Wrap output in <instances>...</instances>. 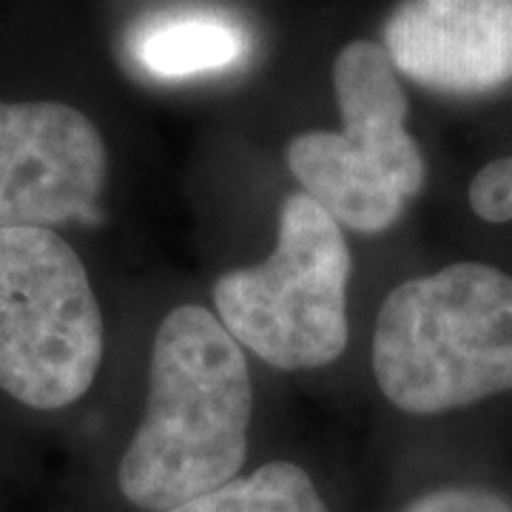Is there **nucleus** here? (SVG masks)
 Wrapping results in <instances>:
<instances>
[{
	"label": "nucleus",
	"mask_w": 512,
	"mask_h": 512,
	"mask_svg": "<svg viewBox=\"0 0 512 512\" xmlns=\"http://www.w3.org/2000/svg\"><path fill=\"white\" fill-rule=\"evenodd\" d=\"M254 390L245 350L200 305L165 316L151 345L146 416L117 484L134 507L168 512L234 481L248 456Z\"/></svg>",
	"instance_id": "nucleus-1"
},
{
	"label": "nucleus",
	"mask_w": 512,
	"mask_h": 512,
	"mask_svg": "<svg viewBox=\"0 0 512 512\" xmlns=\"http://www.w3.org/2000/svg\"><path fill=\"white\" fill-rule=\"evenodd\" d=\"M404 512H512V504L501 495L476 487H444L421 495Z\"/></svg>",
	"instance_id": "nucleus-11"
},
{
	"label": "nucleus",
	"mask_w": 512,
	"mask_h": 512,
	"mask_svg": "<svg viewBox=\"0 0 512 512\" xmlns=\"http://www.w3.org/2000/svg\"><path fill=\"white\" fill-rule=\"evenodd\" d=\"M106 174V140L83 111L55 100H0V228L86 220Z\"/></svg>",
	"instance_id": "nucleus-6"
},
{
	"label": "nucleus",
	"mask_w": 512,
	"mask_h": 512,
	"mask_svg": "<svg viewBox=\"0 0 512 512\" xmlns=\"http://www.w3.org/2000/svg\"><path fill=\"white\" fill-rule=\"evenodd\" d=\"M168 512H328V507L302 467L271 461Z\"/></svg>",
	"instance_id": "nucleus-9"
},
{
	"label": "nucleus",
	"mask_w": 512,
	"mask_h": 512,
	"mask_svg": "<svg viewBox=\"0 0 512 512\" xmlns=\"http://www.w3.org/2000/svg\"><path fill=\"white\" fill-rule=\"evenodd\" d=\"M339 131H305L288 146L302 191L333 220L359 234H379L402 217L424 188L427 168L407 131V97L384 46L348 43L333 63Z\"/></svg>",
	"instance_id": "nucleus-4"
},
{
	"label": "nucleus",
	"mask_w": 512,
	"mask_h": 512,
	"mask_svg": "<svg viewBox=\"0 0 512 512\" xmlns=\"http://www.w3.org/2000/svg\"><path fill=\"white\" fill-rule=\"evenodd\" d=\"M384 52L433 92H495L512 80V0H404L384 26Z\"/></svg>",
	"instance_id": "nucleus-7"
},
{
	"label": "nucleus",
	"mask_w": 512,
	"mask_h": 512,
	"mask_svg": "<svg viewBox=\"0 0 512 512\" xmlns=\"http://www.w3.org/2000/svg\"><path fill=\"white\" fill-rule=\"evenodd\" d=\"M131 52L151 74L188 77L231 66L242 55V35L222 18L174 15L143 26L134 35Z\"/></svg>",
	"instance_id": "nucleus-8"
},
{
	"label": "nucleus",
	"mask_w": 512,
	"mask_h": 512,
	"mask_svg": "<svg viewBox=\"0 0 512 512\" xmlns=\"http://www.w3.org/2000/svg\"><path fill=\"white\" fill-rule=\"evenodd\" d=\"M384 399L433 416L512 390V274L456 262L387 293L373 330Z\"/></svg>",
	"instance_id": "nucleus-2"
},
{
	"label": "nucleus",
	"mask_w": 512,
	"mask_h": 512,
	"mask_svg": "<svg viewBox=\"0 0 512 512\" xmlns=\"http://www.w3.org/2000/svg\"><path fill=\"white\" fill-rule=\"evenodd\" d=\"M348 282L342 225L296 191L282 202L274 254L222 274L211 296L239 348L276 370H313L348 348Z\"/></svg>",
	"instance_id": "nucleus-3"
},
{
	"label": "nucleus",
	"mask_w": 512,
	"mask_h": 512,
	"mask_svg": "<svg viewBox=\"0 0 512 512\" xmlns=\"http://www.w3.org/2000/svg\"><path fill=\"white\" fill-rule=\"evenodd\" d=\"M470 208L484 222H512V157L484 165L473 177Z\"/></svg>",
	"instance_id": "nucleus-10"
},
{
	"label": "nucleus",
	"mask_w": 512,
	"mask_h": 512,
	"mask_svg": "<svg viewBox=\"0 0 512 512\" xmlns=\"http://www.w3.org/2000/svg\"><path fill=\"white\" fill-rule=\"evenodd\" d=\"M106 330L86 265L52 228H0V390L32 410L89 393Z\"/></svg>",
	"instance_id": "nucleus-5"
}]
</instances>
